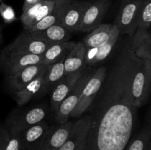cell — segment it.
<instances>
[{
  "label": "cell",
  "mask_w": 151,
  "mask_h": 150,
  "mask_svg": "<svg viewBox=\"0 0 151 150\" xmlns=\"http://www.w3.org/2000/svg\"><path fill=\"white\" fill-rule=\"evenodd\" d=\"M143 0H122L114 24L121 34L133 36L138 27V17Z\"/></svg>",
  "instance_id": "3"
},
{
  "label": "cell",
  "mask_w": 151,
  "mask_h": 150,
  "mask_svg": "<svg viewBox=\"0 0 151 150\" xmlns=\"http://www.w3.org/2000/svg\"><path fill=\"white\" fill-rule=\"evenodd\" d=\"M151 23V0H143L138 17L137 29L150 30Z\"/></svg>",
  "instance_id": "26"
},
{
  "label": "cell",
  "mask_w": 151,
  "mask_h": 150,
  "mask_svg": "<svg viewBox=\"0 0 151 150\" xmlns=\"http://www.w3.org/2000/svg\"><path fill=\"white\" fill-rule=\"evenodd\" d=\"M0 58L8 75L16 73L27 66L41 63L42 60L41 55L11 52L4 50Z\"/></svg>",
  "instance_id": "10"
},
{
  "label": "cell",
  "mask_w": 151,
  "mask_h": 150,
  "mask_svg": "<svg viewBox=\"0 0 151 150\" xmlns=\"http://www.w3.org/2000/svg\"><path fill=\"white\" fill-rule=\"evenodd\" d=\"M119 36V35H116L101 46L86 48L85 61L86 66H95L106 60L116 45Z\"/></svg>",
  "instance_id": "18"
},
{
  "label": "cell",
  "mask_w": 151,
  "mask_h": 150,
  "mask_svg": "<svg viewBox=\"0 0 151 150\" xmlns=\"http://www.w3.org/2000/svg\"><path fill=\"white\" fill-rule=\"evenodd\" d=\"M94 71V70L91 69V68H86L85 69V71L81 76V78L78 79L76 85L72 88V91L69 92V94L66 96V98L62 101L57 110H55L56 121L59 125L63 124L69 121L71 113L73 111L75 106L78 104L83 89L86 84L87 81L88 80L90 76L93 74Z\"/></svg>",
  "instance_id": "4"
},
{
  "label": "cell",
  "mask_w": 151,
  "mask_h": 150,
  "mask_svg": "<svg viewBox=\"0 0 151 150\" xmlns=\"http://www.w3.org/2000/svg\"><path fill=\"white\" fill-rule=\"evenodd\" d=\"M125 150H151V130L150 126L142 129L131 139Z\"/></svg>",
  "instance_id": "24"
},
{
  "label": "cell",
  "mask_w": 151,
  "mask_h": 150,
  "mask_svg": "<svg viewBox=\"0 0 151 150\" xmlns=\"http://www.w3.org/2000/svg\"><path fill=\"white\" fill-rule=\"evenodd\" d=\"M47 66L39 63L27 66L16 73L9 75V85L15 92L21 91L29 82L37 77L43 71L45 70Z\"/></svg>",
  "instance_id": "13"
},
{
  "label": "cell",
  "mask_w": 151,
  "mask_h": 150,
  "mask_svg": "<svg viewBox=\"0 0 151 150\" xmlns=\"http://www.w3.org/2000/svg\"><path fill=\"white\" fill-rule=\"evenodd\" d=\"M119 32L114 24H100L84 38L83 44L86 48H94L104 45Z\"/></svg>",
  "instance_id": "11"
},
{
  "label": "cell",
  "mask_w": 151,
  "mask_h": 150,
  "mask_svg": "<svg viewBox=\"0 0 151 150\" xmlns=\"http://www.w3.org/2000/svg\"><path fill=\"white\" fill-rule=\"evenodd\" d=\"M85 69L78 73L64 76L63 79L60 82H58L57 85L52 89V91L51 96H50V101H51L52 107L53 110H57L62 101L66 98V96L69 94V92L76 85L78 79L81 78V76L85 71Z\"/></svg>",
  "instance_id": "12"
},
{
  "label": "cell",
  "mask_w": 151,
  "mask_h": 150,
  "mask_svg": "<svg viewBox=\"0 0 151 150\" xmlns=\"http://www.w3.org/2000/svg\"><path fill=\"white\" fill-rule=\"evenodd\" d=\"M41 1H42V0H24L23 7H22V12L27 10L28 8H29V7H32V6L41 2Z\"/></svg>",
  "instance_id": "30"
},
{
  "label": "cell",
  "mask_w": 151,
  "mask_h": 150,
  "mask_svg": "<svg viewBox=\"0 0 151 150\" xmlns=\"http://www.w3.org/2000/svg\"><path fill=\"white\" fill-rule=\"evenodd\" d=\"M111 5V0H93L89 1L83 17L79 31L90 32L102 24Z\"/></svg>",
  "instance_id": "9"
},
{
  "label": "cell",
  "mask_w": 151,
  "mask_h": 150,
  "mask_svg": "<svg viewBox=\"0 0 151 150\" xmlns=\"http://www.w3.org/2000/svg\"><path fill=\"white\" fill-rule=\"evenodd\" d=\"M86 46L83 42L75 43L64 59V74H72L87 68L85 61Z\"/></svg>",
  "instance_id": "14"
},
{
  "label": "cell",
  "mask_w": 151,
  "mask_h": 150,
  "mask_svg": "<svg viewBox=\"0 0 151 150\" xmlns=\"http://www.w3.org/2000/svg\"><path fill=\"white\" fill-rule=\"evenodd\" d=\"M68 1H70V0H61V1H59L57 6L55 8V10L51 13H50L47 16L43 18L38 23H36L35 25L31 26V27L28 28L25 31L35 32V31L44 30V29H47V28L52 26V25L60 24V20L62 10H63V7L64 6V4Z\"/></svg>",
  "instance_id": "23"
},
{
  "label": "cell",
  "mask_w": 151,
  "mask_h": 150,
  "mask_svg": "<svg viewBox=\"0 0 151 150\" xmlns=\"http://www.w3.org/2000/svg\"><path fill=\"white\" fill-rule=\"evenodd\" d=\"M74 122L69 121L58 126L51 127L41 150H59L69 137Z\"/></svg>",
  "instance_id": "15"
},
{
  "label": "cell",
  "mask_w": 151,
  "mask_h": 150,
  "mask_svg": "<svg viewBox=\"0 0 151 150\" xmlns=\"http://www.w3.org/2000/svg\"><path fill=\"white\" fill-rule=\"evenodd\" d=\"M51 44H52L33 38L29 32L24 30L4 50L11 52L41 55Z\"/></svg>",
  "instance_id": "8"
},
{
  "label": "cell",
  "mask_w": 151,
  "mask_h": 150,
  "mask_svg": "<svg viewBox=\"0 0 151 150\" xmlns=\"http://www.w3.org/2000/svg\"><path fill=\"white\" fill-rule=\"evenodd\" d=\"M88 128L85 131V132H84V133L83 134L82 137H81V140H80L79 143H78V146H77V147L75 148V150H86V135H87V132H88Z\"/></svg>",
  "instance_id": "29"
},
{
  "label": "cell",
  "mask_w": 151,
  "mask_h": 150,
  "mask_svg": "<svg viewBox=\"0 0 151 150\" xmlns=\"http://www.w3.org/2000/svg\"><path fill=\"white\" fill-rule=\"evenodd\" d=\"M106 73L107 68L105 66H102L94 71L84 86L78 104L71 113L70 117H80L88 110L104 82Z\"/></svg>",
  "instance_id": "2"
},
{
  "label": "cell",
  "mask_w": 151,
  "mask_h": 150,
  "mask_svg": "<svg viewBox=\"0 0 151 150\" xmlns=\"http://www.w3.org/2000/svg\"><path fill=\"white\" fill-rule=\"evenodd\" d=\"M0 15L6 24L13 23L17 19L13 7L4 2L0 4Z\"/></svg>",
  "instance_id": "28"
},
{
  "label": "cell",
  "mask_w": 151,
  "mask_h": 150,
  "mask_svg": "<svg viewBox=\"0 0 151 150\" xmlns=\"http://www.w3.org/2000/svg\"><path fill=\"white\" fill-rule=\"evenodd\" d=\"M58 1H54V0H42V1H41V4H40V6L39 7H38V10H37V13L36 14H35V18H34L32 26L35 25V24L38 23L40 20H41L43 18H44L45 16H47V15L51 13L52 12L55 10V8L56 6H57ZM25 30H26V29H25Z\"/></svg>",
  "instance_id": "27"
},
{
  "label": "cell",
  "mask_w": 151,
  "mask_h": 150,
  "mask_svg": "<svg viewBox=\"0 0 151 150\" xmlns=\"http://www.w3.org/2000/svg\"><path fill=\"white\" fill-rule=\"evenodd\" d=\"M47 116V110L43 107H35L26 112L9 118L6 127L10 134L16 135L27 128L42 121Z\"/></svg>",
  "instance_id": "6"
},
{
  "label": "cell",
  "mask_w": 151,
  "mask_h": 150,
  "mask_svg": "<svg viewBox=\"0 0 151 150\" xmlns=\"http://www.w3.org/2000/svg\"><path fill=\"white\" fill-rule=\"evenodd\" d=\"M90 117L88 115L83 116L80 120L74 122L73 127L69 137L59 150H75L83 134L89 127Z\"/></svg>",
  "instance_id": "21"
},
{
  "label": "cell",
  "mask_w": 151,
  "mask_h": 150,
  "mask_svg": "<svg viewBox=\"0 0 151 150\" xmlns=\"http://www.w3.org/2000/svg\"><path fill=\"white\" fill-rule=\"evenodd\" d=\"M29 32L33 38L50 44L66 42L69 41L72 38V33L63 27L60 24L52 25L44 30Z\"/></svg>",
  "instance_id": "17"
},
{
  "label": "cell",
  "mask_w": 151,
  "mask_h": 150,
  "mask_svg": "<svg viewBox=\"0 0 151 150\" xmlns=\"http://www.w3.org/2000/svg\"><path fill=\"white\" fill-rule=\"evenodd\" d=\"M88 1L70 0L64 4L60 15V23L68 31L72 33L79 31Z\"/></svg>",
  "instance_id": "7"
},
{
  "label": "cell",
  "mask_w": 151,
  "mask_h": 150,
  "mask_svg": "<svg viewBox=\"0 0 151 150\" xmlns=\"http://www.w3.org/2000/svg\"><path fill=\"white\" fill-rule=\"evenodd\" d=\"M54 1H61V0H54Z\"/></svg>",
  "instance_id": "32"
},
{
  "label": "cell",
  "mask_w": 151,
  "mask_h": 150,
  "mask_svg": "<svg viewBox=\"0 0 151 150\" xmlns=\"http://www.w3.org/2000/svg\"><path fill=\"white\" fill-rule=\"evenodd\" d=\"M3 42V35H2V26L0 24V44Z\"/></svg>",
  "instance_id": "31"
},
{
  "label": "cell",
  "mask_w": 151,
  "mask_h": 150,
  "mask_svg": "<svg viewBox=\"0 0 151 150\" xmlns=\"http://www.w3.org/2000/svg\"><path fill=\"white\" fill-rule=\"evenodd\" d=\"M0 1H1V0H0Z\"/></svg>",
  "instance_id": "33"
},
{
  "label": "cell",
  "mask_w": 151,
  "mask_h": 150,
  "mask_svg": "<svg viewBox=\"0 0 151 150\" xmlns=\"http://www.w3.org/2000/svg\"><path fill=\"white\" fill-rule=\"evenodd\" d=\"M66 56H63L56 63L47 66L41 89L42 92L51 91L65 76L64 59Z\"/></svg>",
  "instance_id": "19"
},
{
  "label": "cell",
  "mask_w": 151,
  "mask_h": 150,
  "mask_svg": "<svg viewBox=\"0 0 151 150\" xmlns=\"http://www.w3.org/2000/svg\"><path fill=\"white\" fill-rule=\"evenodd\" d=\"M46 70H47V68L37 77H35L33 80L29 82L21 91L15 92V95H16V99H16V101L18 104V105H24L25 104L29 102V100L35 94H38L40 91H41Z\"/></svg>",
  "instance_id": "22"
},
{
  "label": "cell",
  "mask_w": 151,
  "mask_h": 150,
  "mask_svg": "<svg viewBox=\"0 0 151 150\" xmlns=\"http://www.w3.org/2000/svg\"><path fill=\"white\" fill-rule=\"evenodd\" d=\"M75 44L74 41H66L52 44L41 54V63L45 66L53 64L66 56Z\"/></svg>",
  "instance_id": "20"
},
{
  "label": "cell",
  "mask_w": 151,
  "mask_h": 150,
  "mask_svg": "<svg viewBox=\"0 0 151 150\" xmlns=\"http://www.w3.org/2000/svg\"><path fill=\"white\" fill-rule=\"evenodd\" d=\"M151 87V60H137L133 75L131 93L137 108L142 106L148 99Z\"/></svg>",
  "instance_id": "1"
},
{
  "label": "cell",
  "mask_w": 151,
  "mask_h": 150,
  "mask_svg": "<svg viewBox=\"0 0 151 150\" xmlns=\"http://www.w3.org/2000/svg\"><path fill=\"white\" fill-rule=\"evenodd\" d=\"M51 127L45 121L39 122L16 135L19 150H41Z\"/></svg>",
  "instance_id": "5"
},
{
  "label": "cell",
  "mask_w": 151,
  "mask_h": 150,
  "mask_svg": "<svg viewBox=\"0 0 151 150\" xmlns=\"http://www.w3.org/2000/svg\"><path fill=\"white\" fill-rule=\"evenodd\" d=\"M0 150H19L17 137L10 134L7 127L0 124Z\"/></svg>",
  "instance_id": "25"
},
{
  "label": "cell",
  "mask_w": 151,
  "mask_h": 150,
  "mask_svg": "<svg viewBox=\"0 0 151 150\" xmlns=\"http://www.w3.org/2000/svg\"><path fill=\"white\" fill-rule=\"evenodd\" d=\"M131 42L134 54L140 60H151V35L150 30L137 29Z\"/></svg>",
  "instance_id": "16"
}]
</instances>
